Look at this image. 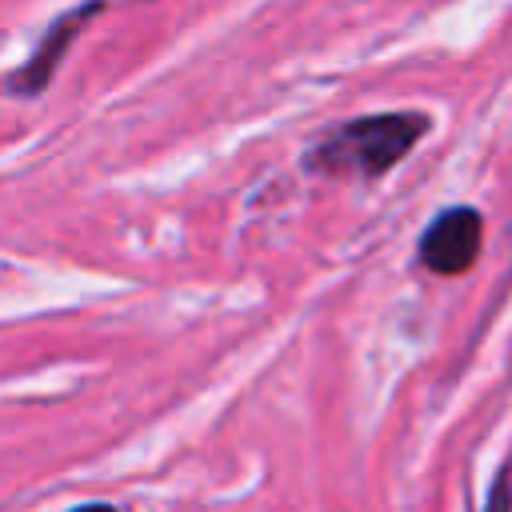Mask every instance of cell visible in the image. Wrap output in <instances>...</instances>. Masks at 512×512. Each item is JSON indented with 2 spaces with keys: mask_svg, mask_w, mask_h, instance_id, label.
Listing matches in <instances>:
<instances>
[{
  "mask_svg": "<svg viewBox=\"0 0 512 512\" xmlns=\"http://www.w3.org/2000/svg\"><path fill=\"white\" fill-rule=\"evenodd\" d=\"M480 244H484V220L476 208L468 204H456L448 212H440L424 236H420V260L424 268L440 272V276H460L476 264L480 256Z\"/></svg>",
  "mask_w": 512,
  "mask_h": 512,
  "instance_id": "2",
  "label": "cell"
},
{
  "mask_svg": "<svg viewBox=\"0 0 512 512\" xmlns=\"http://www.w3.org/2000/svg\"><path fill=\"white\" fill-rule=\"evenodd\" d=\"M484 512H512V472L500 468L492 488H488V500H484Z\"/></svg>",
  "mask_w": 512,
  "mask_h": 512,
  "instance_id": "4",
  "label": "cell"
},
{
  "mask_svg": "<svg viewBox=\"0 0 512 512\" xmlns=\"http://www.w3.org/2000/svg\"><path fill=\"white\" fill-rule=\"evenodd\" d=\"M72 512H120V508H112V504H76Z\"/></svg>",
  "mask_w": 512,
  "mask_h": 512,
  "instance_id": "5",
  "label": "cell"
},
{
  "mask_svg": "<svg viewBox=\"0 0 512 512\" xmlns=\"http://www.w3.org/2000/svg\"><path fill=\"white\" fill-rule=\"evenodd\" d=\"M428 128L420 112H372L348 124H336L312 152L308 164L332 176H380L388 172Z\"/></svg>",
  "mask_w": 512,
  "mask_h": 512,
  "instance_id": "1",
  "label": "cell"
},
{
  "mask_svg": "<svg viewBox=\"0 0 512 512\" xmlns=\"http://www.w3.org/2000/svg\"><path fill=\"white\" fill-rule=\"evenodd\" d=\"M96 12H100V0H88V4L72 8V12H64V16L48 28V36L40 40V48L28 56V64L8 80V88H12L16 96H36V92L48 84L52 68L64 60V52H68V44L76 40V32L84 28V20H88V16H96Z\"/></svg>",
  "mask_w": 512,
  "mask_h": 512,
  "instance_id": "3",
  "label": "cell"
}]
</instances>
